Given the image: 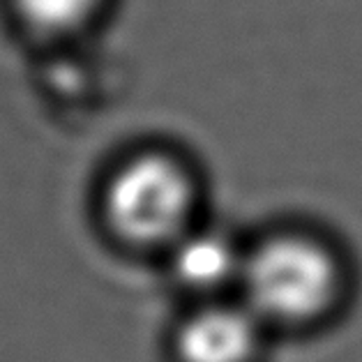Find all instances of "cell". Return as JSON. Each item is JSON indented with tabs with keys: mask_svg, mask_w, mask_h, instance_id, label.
Instances as JSON below:
<instances>
[{
	"mask_svg": "<svg viewBox=\"0 0 362 362\" xmlns=\"http://www.w3.org/2000/svg\"><path fill=\"white\" fill-rule=\"evenodd\" d=\"M240 279L256 319L303 321L330 303L337 270L321 245L284 235L247 256Z\"/></svg>",
	"mask_w": 362,
	"mask_h": 362,
	"instance_id": "obj_1",
	"label": "cell"
},
{
	"mask_svg": "<svg viewBox=\"0 0 362 362\" xmlns=\"http://www.w3.org/2000/svg\"><path fill=\"white\" fill-rule=\"evenodd\" d=\"M104 208L111 226L132 243L178 240L192 217L194 185L171 157L139 155L111 178Z\"/></svg>",
	"mask_w": 362,
	"mask_h": 362,
	"instance_id": "obj_2",
	"label": "cell"
},
{
	"mask_svg": "<svg viewBox=\"0 0 362 362\" xmlns=\"http://www.w3.org/2000/svg\"><path fill=\"white\" fill-rule=\"evenodd\" d=\"M250 307H208L182 325L178 351L185 362H247L256 346Z\"/></svg>",
	"mask_w": 362,
	"mask_h": 362,
	"instance_id": "obj_3",
	"label": "cell"
},
{
	"mask_svg": "<svg viewBox=\"0 0 362 362\" xmlns=\"http://www.w3.org/2000/svg\"><path fill=\"white\" fill-rule=\"evenodd\" d=\"M240 266L243 261L238 259L233 245L215 233L180 235L173 254L175 275L185 284L199 288L224 284L233 275H240Z\"/></svg>",
	"mask_w": 362,
	"mask_h": 362,
	"instance_id": "obj_4",
	"label": "cell"
},
{
	"mask_svg": "<svg viewBox=\"0 0 362 362\" xmlns=\"http://www.w3.org/2000/svg\"><path fill=\"white\" fill-rule=\"evenodd\" d=\"M28 25L47 35H65L93 19L100 0H14Z\"/></svg>",
	"mask_w": 362,
	"mask_h": 362,
	"instance_id": "obj_5",
	"label": "cell"
}]
</instances>
